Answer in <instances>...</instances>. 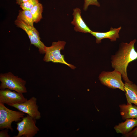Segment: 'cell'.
<instances>
[{
	"mask_svg": "<svg viewBox=\"0 0 137 137\" xmlns=\"http://www.w3.org/2000/svg\"><path fill=\"white\" fill-rule=\"evenodd\" d=\"M124 89L127 103L137 106V85L133 82H125Z\"/></svg>",
	"mask_w": 137,
	"mask_h": 137,
	"instance_id": "obj_14",
	"label": "cell"
},
{
	"mask_svg": "<svg viewBox=\"0 0 137 137\" xmlns=\"http://www.w3.org/2000/svg\"><path fill=\"white\" fill-rule=\"evenodd\" d=\"M17 19L22 21L28 25L34 26V22L30 10H22L19 11Z\"/></svg>",
	"mask_w": 137,
	"mask_h": 137,
	"instance_id": "obj_15",
	"label": "cell"
},
{
	"mask_svg": "<svg viewBox=\"0 0 137 137\" xmlns=\"http://www.w3.org/2000/svg\"><path fill=\"white\" fill-rule=\"evenodd\" d=\"M36 120L28 115L17 124V135L14 137H33L40 130L36 125Z\"/></svg>",
	"mask_w": 137,
	"mask_h": 137,
	"instance_id": "obj_6",
	"label": "cell"
},
{
	"mask_svg": "<svg viewBox=\"0 0 137 137\" xmlns=\"http://www.w3.org/2000/svg\"><path fill=\"white\" fill-rule=\"evenodd\" d=\"M43 6L39 2L36 4L30 10L32 14L34 22L38 23L42 18Z\"/></svg>",
	"mask_w": 137,
	"mask_h": 137,
	"instance_id": "obj_16",
	"label": "cell"
},
{
	"mask_svg": "<svg viewBox=\"0 0 137 137\" xmlns=\"http://www.w3.org/2000/svg\"><path fill=\"white\" fill-rule=\"evenodd\" d=\"M66 44L64 41H58L52 42V45L49 47L46 46L43 60L46 62H52L64 64L71 68L74 69L76 67L67 63L64 59V55L61 53V50L64 49Z\"/></svg>",
	"mask_w": 137,
	"mask_h": 137,
	"instance_id": "obj_3",
	"label": "cell"
},
{
	"mask_svg": "<svg viewBox=\"0 0 137 137\" xmlns=\"http://www.w3.org/2000/svg\"><path fill=\"white\" fill-rule=\"evenodd\" d=\"M121 28V26L117 28H113L111 27L110 30L106 32H98L92 31L90 33L96 38V43L97 44L101 42V40L103 39H110L112 42L115 41L116 39L119 38L118 33Z\"/></svg>",
	"mask_w": 137,
	"mask_h": 137,
	"instance_id": "obj_11",
	"label": "cell"
},
{
	"mask_svg": "<svg viewBox=\"0 0 137 137\" xmlns=\"http://www.w3.org/2000/svg\"><path fill=\"white\" fill-rule=\"evenodd\" d=\"M23 94L14 91H12L7 89H1L0 102L8 106L12 104L23 103L27 99Z\"/></svg>",
	"mask_w": 137,
	"mask_h": 137,
	"instance_id": "obj_9",
	"label": "cell"
},
{
	"mask_svg": "<svg viewBox=\"0 0 137 137\" xmlns=\"http://www.w3.org/2000/svg\"><path fill=\"white\" fill-rule=\"evenodd\" d=\"M90 5H94L99 7L100 5L97 0H84L83 7L84 10H87L88 6Z\"/></svg>",
	"mask_w": 137,
	"mask_h": 137,
	"instance_id": "obj_18",
	"label": "cell"
},
{
	"mask_svg": "<svg viewBox=\"0 0 137 137\" xmlns=\"http://www.w3.org/2000/svg\"><path fill=\"white\" fill-rule=\"evenodd\" d=\"M28 0H16V3L18 5H20L21 4L25 2Z\"/></svg>",
	"mask_w": 137,
	"mask_h": 137,
	"instance_id": "obj_21",
	"label": "cell"
},
{
	"mask_svg": "<svg viewBox=\"0 0 137 137\" xmlns=\"http://www.w3.org/2000/svg\"><path fill=\"white\" fill-rule=\"evenodd\" d=\"M121 115L123 120L127 119H137V106L127 103L119 105Z\"/></svg>",
	"mask_w": 137,
	"mask_h": 137,
	"instance_id": "obj_12",
	"label": "cell"
},
{
	"mask_svg": "<svg viewBox=\"0 0 137 137\" xmlns=\"http://www.w3.org/2000/svg\"><path fill=\"white\" fill-rule=\"evenodd\" d=\"M37 100L36 98L32 97L23 103L12 104L9 106L27 114L36 120H39L41 117V115L38 110L39 106L37 104Z\"/></svg>",
	"mask_w": 137,
	"mask_h": 137,
	"instance_id": "obj_8",
	"label": "cell"
},
{
	"mask_svg": "<svg viewBox=\"0 0 137 137\" xmlns=\"http://www.w3.org/2000/svg\"><path fill=\"white\" fill-rule=\"evenodd\" d=\"M39 3V0H28L20 6L23 10H30L36 4Z\"/></svg>",
	"mask_w": 137,
	"mask_h": 137,
	"instance_id": "obj_17",
	"label": "cell"
},
{
	"mask_svg": "<svg viewBox=\"0 0 137 137\" xmlns=\"http://www.w3.org/2000/svg\"><path fill=\"white\" fill-rule=\"evenodd\" d=\"M9 130L6 129L5 130H2L0 131V137H10V135L8 134Z\"/></svg>",
	"mask_w": 137,
	"mask_h": 137,
	"instance_id": "obj_20",
	"label": "cell"
},
{
	"mask_svg": "<svg viewBox=\"0 0 137 137\" xmlns=\"http://www.w3.org/2000/svg\"><path fill=\"white\" fill-rule=\"evenodd\" d=\"M125 120L124 122L119 123L114 127L117 133L125 135L130 132L134 127L137 126V119H127Z\"/></svg>",
	"mask_w": 137,
	"mask_h": 137,
	"instance_id": "obj_13",
	"label": "cell"
},
{
	"mask_svg": "<svg viewBox=\"0 0 137 137\" xmlns=\"http://www.w3.org/2000/svg\"><path fill=\"white\" fill-rule=\"evenodd\" d=\"M123 136L125 137H137V126L133 130Z\"/></svg>",
	"mask_w": 137,
	"mask_h": 137,
	"instance_id": "obj_19",
	"label": "cell"
},
{
	"mask_svg": "<svg viewBox=\"0 0 137 137\" xmlns=\"http://www.w3.org/2000/svg\"><path fill=\"white\" fill-rule=\"evenodd\" d=\"M21 111H16L10 109L6 107L4 104L0 102V129H9L13 131L12 127V123L19 122L21 118L24 117L25 114Z\"/></svg>",
	"mask_w": 137,
	"mask_h": 137,
	"instance_id": "obj_4",
	"label": "cell"
},
{
	"mask_svg": "<svg viewBox=\"0 0 137 137\" xmlns=\"http://www.w3.org/2000/svg\"><path fill=\"white\" fill-rule=\"evenodd\" d=\"M0 89H6L23 93L27 92L26 81L9 72L0 75Z\"/></svg>",
	"mask_w": 137,
	"mask_h": 137,
	"instance_id": "obj_2",
	"label": "cell"
},
{
	"mask_svg": "<svg viewBox=\"0 0 137 137\" xmlns=\"http://www.w3.org/2000/svg\"><path fill=\"white\" fill-rule=\"evenodd\" d=\"M121 73L114 70L112 71H103L99 75V79L103 85L112 89H118L125 92V83L122 80Z\"/></svg>",
	"mask_w": 137,
	"mask_h": 137,
	"instance_id": "obj_5",
	"label": "cell"
},
{
	"mask_svg": "<svg viewBox=\"0 0 137 137\" xmlns=\"http://www.w3.org/2000/svg\"><path fill=\"white\" fill-rule=\"evenodd\" d=\"M136 41L134 39L129 43H122L118 51L111 57L112 67L121 73L125 82H132L128 77L127 68L130 62L137 59V52L134 47Z\"/></svg>",
	"mask_w": 137,
	"mask_h": 137,
	"instance_id": "obj_1",
	"label": "cell"
},
{
	"mask_svg": "<svg viewBox=\"0 0 137 137\" xmlns=\"http://www.w3.org/2000/svg\"><path fill=\"white\" fill-rule=\"evenodd\" d=\"M15 24L18 27L22 29L27 33L29 39L31 44L38 48L40 54L45 53L46 46L40 40L39 34L34 26L28 25L22 21L16 19Z\"/></svg>",
	"mask_w": 137,
	"mask_h": 137,
	"instance_id": "obj_7",
	"label": "cell"
},
{
	"mask_svg": "<svg viewBox=\"0 0 137 137\" xmlns=\"http://www.w3.org/2000/svg\"><path fill=\"white\" fill-rule=\"evenodd\" d=\"M72 14L73 19L71 22V24L74 26V29L76 32L84 33H89L92 31L86 24L81 15V10L77 7L73 9Z\"/></svg>",
	"mask_w": 137,
	"mask_h": 137,
	"instance_id": "obj_10",
	"label": "cell"
}]
</instances>
